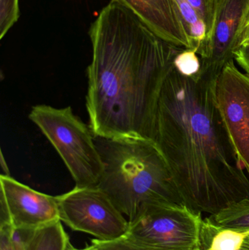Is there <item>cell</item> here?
<instances>
[{
	"label": "cell",
	"instance_id": "1",
	"mask_svg": "<svg viewBox=\"0 0 249 250\" xmlns=\"http://www.w3.org/2000/svg\"><path fill=\"white\" fill-rule=\"evenodd\" d=\"M86 107L95 136L153 141L164 82L184 48L156 36L111 0L91 25Z\"/></svg>",
	"mask_w": 249,
	"mask_h": 250
},
{
	"label": "cell",
	"instance_id": "2",
	"mask_svg": "<svg viewBox=\"0 0 249 250\" xmlns=\"http://www.w3.org/2000/svg\"><path fill=\"white\" fill-rule=\"evenodd\" d=\"M217 79L200 71L183 76L174 67L159 96L153 138L184 204L211 215L249 198L248 175L218 110Z\"/></svg>",
	"mask_w": 249,
	"mask_h": 250
},
{
	"label": "cell",
	"instance_id": "3",
	"mask_svg": "<svg viewBox=\"0 0 249 250\" xmlns=\"http://www.w3.org/2000/svg\"><path fill=\"white\" fill-rule=\"evenodd\" d=\"M103 164L97 188L129 218L147 206L184 204L172 171L154 141L95 136Z\"/></svg>",
	"mask_w": 249,
	"mask_h": 250
},
{
	"label": "cell",
	"instance_id": "4",
	"mask_svg": "<svg viewBox=\"0 0 249 250\" xmlns=\"http://www.w3.org/2000/svg\"><path fill=\"white\" fill-rule=\"evenodd\" d=\"M29 118L57 150L76 187H97L103 164L95 136L90 126L77 117L71 107L39 104L32 107Z\"/></svg>",
	"mask_w": 249,
	"mask_h": 250
},
{
	"label": "cell",
	"instance_id": "5",
	"mask_svg": "<svg viewBox=\"0 0 249 250\" xmlns=\"http://www.w3.org/2000/svg\"><path fill=\"white\" fill-rule=\"evenodd\" d=\"M201 214L184 204H151L121 239L134 250H200Z\"/></svg>",
	"mask_w": 249,
	"mask_h": 250
},
{
	"label": "cell",
	"instance_id": "6",
	"mask_svg": "<svg viewBox=\"0 0 249 250\" xmlns=\"http://www.w3.org/2000/svg\"><path fill=\"white\" fill-rule=\"evenodd\" d=\"M59 220L74 231L102 242H115L127 235L130 223L100 189L77 188L57 196Z\"/></svg>",
	"mask_w": 249,
	"mask_h": 250
},
{
	"label": "cell",
	"instance_id": "7",
	"mask_svg": "<svg viewBox=\"0 0 249 250\" xmlns=\"http://www.w3.org/2000/svg\"><path fill=\"white\" fill-rule=\"evenodd\" d=\"M218 110L235 154L249 178V76L231 60L216 84Z\"/></svg>",
	"mask_w": 249,
	"mask_h": 250
},
{
	"label": "cell",
	"instance_id": "8",
	"mask_svg": "<svg viewBox=\"0 0 249 250\" xmlns=\"http://www.w3.org/2000/svg\"><path fill=\"white\" fill-rule=\"evenodd\" d=\"M0 225L32 230L59 220L57 196L38 192L10 176H0Z\"/></svg>",
	"mask_w": 249,
	"mask_h": 250
},
{
	"label": "cell",
	"instance_id": "9",
	"mask_svg": "<svg viewBox=\"0 0 249 250\" xmlns=\"http://www.w3.org/2000/svg\"><path fill=\"white\" fill-rule=\"evenodd\" d=\"M244 0H216L210 26L197 54L200 72L219 78L224 67L234 60L237 31Z\"/></svg>",
	"mask_w": 249,
	"mask_h": 250
},
{
	"label": "cell",
	"instance_id": "10",
	"mask_svg": "<svg viewBox=\"0 0 249 250\" xmlns=\"http://www.w3.org/2000/svg\"><path fill=\"white\" fill-rule=\"evenodd\" d=\"M131 10L152 32L168 43L194 49L174 0H113Z\"/></svg>",
	"mask_w": 249,
	"mask_h": 250
},
{
	"label": "cell",
	"instance_id": "11",
	"mask_svg": "<svg viewBox=\"0 0 249 250\" xmlns=\"http://www.w3.org/2000/svg\"><path fill=\"white\" fill-rule=\"evenodd\" d=\"M249 237V230L222 227L208 217L202 222L200 250H240Z\"/></svg>",
	"mask_w": 249,
	"mask_h": 250
},
{
	"label": "cell",
	"instance_id": "12",
	"mask_svg": "<svg viewBox=\"0 0 249 250\" xmlns=\"http://www.w3.org/2000/svg\"><path fill=\"white\" fill-rule=\"evenodd\" d=\"M23 250H66L70 243L61 220L32 230H20Z\"/></svg>",
	"mask_w": 249,
	"mask_h": 250
},
{
	"label": "cell",
	"instance_id": "13",
	"mask_svg": "<svg viewBox=\"0 0 249 250\" xmlns=\"http://www.w3.org/2000/svg\"><path fill=\"white\" fill-rule=\"evenodd\" d=\"M209 218L214 224L222 227L249 230V198L232 204Z\"/></svg>",
	"mask_w": 249,
	"mask_h": 250
},
{
	"label": "cell",
	"instance_id": "14",
	"mask_svg": "<svg viewBox=\"0 0 249 250\" xmlns=\"http://www.w3.org/2000/svg\"><path fill=\"white\" fill-rule=\"evenodd\" d=\"M179 10L186 29L194 44V49L198 51L200 44L207 33V25L200 17L188 0H174Z\"/></svg>",
	"mask_w": 249,
	"mask_h": 250
},
{
	"label": "cell",
	"instance_id": "15",
	"mask_svg": "<svg viewBox=\"0 0 249 250\" xmlns=\"http://www.w3.org/2000/svg\"><path fill=\"white\" fill-rule=\"evenodd\" d=\"M174 67L183 76L197 74L201 67V62L197 51L192 48H183L175 57Z\"/></svg>",
	"mask_w": 249,
	"mask_h": 250
},
{
	"label": "cell",
	"instance_id": "16",
	"mask_svg": "<svg viewBox=\"0 0 249 250\" xmlns=\"http://www.w3.org/2000/svg\"><path fill=\"white\" fill-rule=\"evenodd\" d=\"M19 18V0H0V39L4 38Z\"/></svg>",
	"mask_w": 249,
	"mask_h": 250
},
{
	"label": "cell",
	"instance_id": "17",
	"mask_svg": "<svg viewBox=\"0 0 249 250\" xmlns=\"http://www.w3.org/2000/svg\"><path fill=\"white\" fill-rule=\"evenodd\" d=\"M24 242L20 230L9 224L0 225V250H23Z\"/></svg>",
	"mask_w": 249,
	"mask_h": 250
},
{
	"label": "cell",
	"instance_id": "18",
	"mask_svg": "<svg viewBox=\"0 0 249 250\" xmlns=\"http://www.w3.org/2000/svg\"><path fill=\"white\" fill-rule=\"evenodd\" d=\"M247 47H249V0H244L237 31V49Z\"/></svg>",
	"mask_w": 249,
	"mask_h": 250
},
{
	"label": "cell",
	"instance_id": "19",
	"mask_svg": "<svg viewBox=\"0 0 249 250\" xmlns=\"http://www.w3.org/2000/svg\"><path fill=\"white\" fill-rule=\"evenodd\" d=\"M216 0H188L189 2L195 9L200 17L207 25V29L210 26L214 10Z\"/></svg>",
	"mask_w": 249,
	"mask_h": 250
},
{
	"label": "cell",
	"instance_id": "20",
	"mask_svg": "<svg viewBox=\"0 0 249 250\" xmlns=\"http://www.w3.org/2000/svg\"><path fill=\"white\" fill-rule=\"evenodd\" d=\"M234 60L249 76V47L238 48L234 52Z\"/></svg>",
	"mask_w": 249,
	"mask_h": 250
},
{
	"label": "cell",
	"instance_id": "21",
	"mask_svg": "<svg viewBox=\"0 0 249 250\" xmlns=\"http://www.w3.org/2000/svg\"><path fill=\"white\" fill-rule=\"evenodd\" d=\"M86 250H118L113 242H102L98 239H93L89 246H86Z\"/></svg>",
	"mask_w": 249,
	"mask_h": 250
},
{
	"label": "cell",
	"instance_id": "22",
	"mask_svg": "<svg viewBox=\"0 0 249 250\" xmlns=\"http://www.w3.org/2000/svg\"><path fill=\"white\" fill-rule=\"evenodd\" d=\"M113 242H114L115 248L118 250H134L131 247L129 246L127 244H126L121 239Z\"/></svg>",
	"mask_w": 249,
	"mask_h": 250
},
{
	"label": "cell",
	"instance_id": "23",
	"mask_svg": "<svg viewBox=\"0 0 249 250\" xmlns=\"http://www.w3.org/2000/svg\"><path fill=\"white\" fill-rule=\"evenodd\" d=\"M1 165H4V166H1V170H2L3 172H4V174L1 175L10 176V175H9L8 167H7V164H6V162H4V158H3L2 153L1 154Z\"/></svg>",
	"mask_w": 249,
	"mask_h": 250
},
{
	"label": "cell",
	"instance_id": "24",
	"mask_svg": "<svg viewBox=\"0 0 249 250\" xmlns=\"http://www.w3.org/2000/svg\"><path fill=\"white\" fill-rule=\"evenodd\" d=\"M66 250H86V248H84V249L83 250L77 249V248H74V247H73L70 242V243L68 244V245H67V248Z\"/></svg>",
	"mask_w": 249,
	"mask_h": 250
},
{
	"label": "cell",
	"instance_id": "25",
	"mask_svg": "<svg viewBox=\"0 0 249 250\" xmlns=\"http://www.w3.org/2000/svg\"><path fill=\"white\" fill-rule=\"evenodd\" d=\"M240 250H249V246L247 245V244L244 243V246H243V248Z\"/></svg>",
	"mask_w": 249,
	"mask_h": 250
},
{
	"label": "cell",
	"instance_id": "26",
	"mask_svg": "<svg viewBox=\"0 0 249 250\" xmlns=\"http://www.w3.org/2000/svg\"><path fill=\"white\" fill-rule=\"evenodd\" d=\"M245 243L247 244V245H249V237L248 239H247V241H246Z\"/></svg>",
	"mask_w": 249,
	"mask_h": 250
}]
</instances>
